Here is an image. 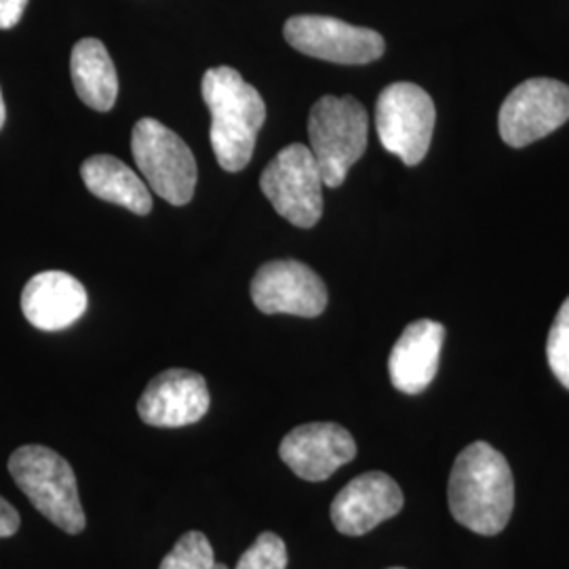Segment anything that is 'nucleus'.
Wrapping results in <instances>:
<instances>
[{"instance_id": "nucleus-1", "label": "nucleus", "mask_w": 569, "mask_h": 569, "mask_svg": "<svg viewBox=\"0 0 569 569\" xmlns=\"http://www.w3.org/2000/svg\"><path fill=\"white\" fill-rule=\"evenodd\" d=\"M449 510L465 528L496 536L509 526L515 481L507 458L486 441L468 446L449 475Z\"/></svg>"}, {"instance_id": "nucleus-2", "label": "nucleus", "mask_w": 569, "mask_h": 569, "mask_svg": "<svg viewBox=\"0 0 569 569\" xmlns=\"http://www.w3.org/2000/svg\"><path fill=\"white\" fill-rule=\"evenodd\" d=\"M201 91L211 114L209 140L213 154L224 171L237 173L253 157L258 133L266 121L264 100L230 66L207 70Z\"/></svg>"}, {"instance_id": "nucleus-3", "label": "nucleus", "mask_w": 569, "mask_h": 569, "mask_svg": "<svg viewBox=\"0 0 569 569\" xmlns=\"http://www.w3.org/2000/svg\"><path fill=\"white\" fill-rule=\"evenodd\" d=\"M9 472L34 509L66 533H81L84 510L74 470L58 451L23 446L9 458Z\"/></svg>"}, {"instance_id": "nucleus-4", "label": "nucleus", "mask_w": 569, "mask_h": 569, "mask_svg": "<svg viewBox=\"0 0 569 569\" xmlns=\"http://www.w3.org/2000/svg\"><path fill=\"white\" fill-rule=\"evenodd\" d=\"M367 136V110L355 98L326 96L312 106L308 117V148L326 186L338 188L345 183L350 167L366 154Z\"/></svg>"}, {"instance_id": "nucleus-5", "label": "nucleus", "mask_w": 569, "mask_h": 569, "mask_svg": "<svg viewBox=\"0 0 569 569\" xmlns=\"http://www.w3.org/2000/svg\"><path fill=\"white\" fill-rule=\"evenodd\" d=\"M131 152L154 194L178 207L190 203L197 188V161L178 133L163 122L142 119L133 127Z\"/></svg>"}, {"instance_id": "nucleus-6", "label": "nucleus", "mask_w": 569, "mask_h": 569, "mask_svg": "<svg viewBox=\"0 0 569 569\" xmlns=\"http://www.w3.org/2000/svg\"><path fill=\"white\" fill-rule=\"evenodd\" d=\"M323 186L321 169L305 143H289L260 178V188L274 211L298 228H312L321 220Z\"/></svg>"}, {"instance_id": "nucleus-7", "label": "nucleus", "mask_w": 569, "mask_h": 569, "mask_svg": "<svg viewBox=\"0 0 569 569\" xmlns=\"http://www.w3.org/2000/svg\"><path fill=\"white\" fill-rule=\"evenodd\" d=\"M437 110L427 91L413 82H392L376 103V129L382 146L407 167L427 157Z\"/></svg>"}, {"instance_id": "nucleus-8", "label": "nucleus", "mask_w": 569, "mask_h": 569, "mask_svg": "<svg viewBox=\"0 0 569 569\" xmlns=\"http://www.w3.org/2000/svg\"><path fill=\"white\" fill-rule=\"evenodd\" d=\"M569 121V87L555 79H529L515 87L500 108L498 131L512 148L529 143L557 131Z\"/></svg>"}, {"instance_id": "nucleus-9", "label": "nucleus", "mask_w": 569, "mask_h": 569, "mask_svg": "<svg viewBox=\"0 0 569 569\" xmlns=\"http://www.w3.org/2000/svg\"><path fill=\"white\" fill-rule=\"evenodd\" d=\"M284 41L317 60L363 66L385 56V39L376 30L350 26L326 16H296L283 28Z\"/></svg>"}, {"instance_id": "nucleus-10", "label": "nucleus", "mask_w": 569, "mask_h": 569, "mask_svg": "<svg viewBox=\"0 0 569 569\" xmlns=\"http://www.w3.org/2000/svg\"><path fill=\"white\" fill-rule=\"evenodd\" d=\"M251 300L264 315L312 319L327 308V287L321 277L302 262L274 260L256 272Z\"/></svg>"}, {"instance_id": "nucleus-11", "label": "nucleus", "mask_w": 569, "mask_h": 569, "mask_svg": "<svg viewBox=\"0 0 569 569\" xmlns=\"http://www.w3.org/2000/svg\"><path fill=\"white\" fill-rule=\"evenodd\" d=\"M209 388L201 373L167 369L143 390L138 413L148 427H190L209 411Z\"/></svg>"}, {"instance_id": "nucleus-12", "label": "nucleus", "mask_w": 569, "mask_h": 569, "mask_svg": "<svg viewBox=\"0 0 569 569\" xmlns=\"http://www.w3.org/2000/svg\"><path fill=\"white\" fill-rule=\"evenodd\" d=\"M279 456L300 479L319 483L355 460L357 443L340 425L312 422L293 428L284 437Z\"/></svg>"}, {"instance_id": "nucleus-13", "label": "nucleus", "mask_w": 569, "mask_h": 569, "mask_svg": "<svg viewBox=\"0 0 569 569\" xmlns=\"http://www.w3.org/2000/svg\"><path fill=\"white\" fill-rule=\"evenodd\" d=\"M403 491L387 472L359 475L331 502V521L345 536H366L403 509Z\"/></svg>"}, {"instance_id": "nucleus-14", "label": "nucleus", "mask_w": 569, "mask_h": 569, "mask_svg": "<svg viewBox=\"0 0 569 569\" xmlns=\"http://www.w3.org/2000/svg\"><path fill=\"white\" fill-rule=\"evenodd\" d=\"M87 291L79 279L61 270L34 274L21 291V310L30 326L61 331L74 326L87 310Z\"/></svg>"}, {"instance_id": "nucleus-15", "label": "nucleus", "mask_w": 569, "mask_h": 569, "mask_svg": "<svg viewBox=\"0 0 569 569\" xmlns=\"http://www.w3.org/2000/svg\"><path fill=\"white\" fill-rule=\"evenodd\" d=\"M446 327L430 319L406 327L388 359L390 382L403 395L425 392L439 371Z\"/></svg>"}, {"instance_id": "nucleus-16", "label": "nucleus", "mask_w": 569, "mask_h": 569, "mask_svg": "<svg viewBox=\"0 0 569 569\" xmlns=\"http://www.w3.org/2000/svg\"><path fill=\"white\" fill-rule=\"evenodd\" d=\"M82 182L89 192L102 201L121 204L124 209L148 216L152 209L150 188L127 164L110 154H98L87 159L81 167Z\"/></svg>"}, {"instance_id": "nucleus-17", "label": "nucleus", "mask_w": 569, "mask_h": 569, "mask_svg": "<svg viewBox=\"0 0 569 569\" xmlns=\"http://www.w3.org/2000/svg\"><path fill=\"white\" fill-rule=\"evenodd\" d=\"M70 72L77 96L89 108L98 112L114 108L119 96V77L102 41L82 39L77 42L70 58Z\"/></svg>"}, {"instance_id": "nucleus-18", "label": "nucleus", "mask_w": 569, "mask_h": 569, "mask_svg": "<svg viewBox=\"0 0 569 569\" xmlns=\"http://www.w3.org/2000/svg\"><path fill=\"white\" fill-rule=\"evenodd\" d=\"M159 569H216L213 547L201 531H188L167 552Z\"/></svg>"}, {"instance_id": "nucleus-19", "label": "nucleus", "mask_w": 569, "mask_h": 569, "mask_svg": "<svg viewBox=\"0 0 569 569\" xmlns=\"http://www.w3.org/2000/svg\"><path fill=\"white\" fill-rule=\"evenodd\" d=\"M547 357L555 378L569 390V298L550 327Z\"/></svg>"}, {"instance_id": "nucleus-20", "label": "nucleus", "mask_w": 569, "mask_h": 569, "mask_svg": "<svg viewBox=\"0 0 569 569\" xmlns=\"http://www.w3.org/2000/svg\"><path fill=\"white\" fill-rule=\"evenodd\" d=\"M234 569H287V547L283 540L264 531L256 538V542L244 550Z\"/></svg>"}, {"instance_id": "nucleus-21", "label": "nucleus", "mask_w": 569, "mask_h": 569, "mask_svg": "<svg viewBox=\"0 0 569 569\" xmlns=\"http://www.w3.org/2000/svg\"><path fill=\"white\" fill-rule=\"evenodd\" d=\"M28 0H0V30L18 26L26 11Z\"/></svg>"}, {"instance_id": "nucleus-22", "label": "nucleus", "mask_w": 569, "mask_h": 569, "mask_svg": "<svg viewBox=\"0 0 569 569\" xmlns=\"http://www.w3.org/2000/svg\"><path fill=\"white\" fill-rule=\"evenodd\" d=\"M20 512L13 509L4 498H0V538H9L20 529Z\"/></svg>"}, {"instance_id": "nucleus-23", "label": "nucleus", "mask_w": 569, "mask_h": 569, "mask_svg": "<svg viewBox=\"0 0 569 569\" xmlns=\"http://www.w3.org/2000/svg\"><path fill=\"white\" fill-rule=\"evenodd\" d=\"M4 119H7V108H4V100H2V91H0V129H2V124H4Z\"/></svg>"}, {"instance_id": "nucleus-24", "label": "nucleus", "mask_w": 569, "mask_h": 569, "mask_svg": "<svg viewBox=\"0 0 569 569\" xmlns=\"http://www.w3.org/2000/svg\"><path fill=\"white\" fill-rule=\"evenodd\" d=\"M216 569H228L226 566H222V563H216Z\"/></svg>"}, {"instance_id": "nucleus-25", "label": "nucleus", "mask_w": 569, "mask_h": 569, "mask_svg": "<svg viewBox=\"0 0 569 569\" xmlns=\"http://www.w3.org/2000/svg\"><path fill=\"white\" fill-rule=\"evenodd\" d=\"M390 569H403V568H390Z\"/></svg>"}]
</instances>
